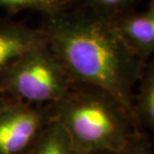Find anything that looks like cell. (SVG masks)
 <instances>
[{
	"mask_svg": "<svg viewBox=\"0 0 154 154\" xmlns=\"http://www.w3.org/2000/svg\"><path fill=\"white\" fill-rule=\"evenodd\" d=\"M75 5L76 0H0V8L11 15L30 10L49 17L70 10Z\"/></svg>",
	"mask_w": 154,
	"mask_h": 154,
	"instance_id": "9",
	"label": "cell"
},
{
	"mask_svg": "<svg viewBox=\"0 0 154 154\" xmlns=\"http://www.w3.org/2000/svg\"><path fill=\"white\" fill-rule=\"evenodd\" d=\"M141 0H76V6L109 20L136 10Z\"/></svg>",
	"mask_w": 154,
	"mask_h": 154,
	"instance_id": "10",
	"label": "cell"
},
{
	"mask_svg": "<svg viewBox=\"0 0 154 154\" xmlns=\"http://www.w3.org/2000/svg\"><path fill=\"white\" fill-rule=\"evenodd\" d=\"M134 93L133 109L139 125L154 136V56L142 64Z\"/></svg>",
	"mask_w": 154,
	"mask_h": 154,
	"instance_id": "7",
	"label": "cell"
},
{
	"mask_svg": "<svg viewBox=\"0 0 154 154\" xmlns=\"http://www.w3.org/2000/svg\"><path fill=\"white\" fill-rule=\"evenodd\" d=\"M73 86L64 65L47 43L28 51L0 71V93L32 104L56 103Z\"/></svg>",
	"mask_w": 154,
	"mask_h": 154,
	"instance_id": "3",
	"label": "cell"
},
{
	"mask_svg": "<svg viewBox=\"0 0 154 154\" xmlns=\"http://www.w3.org/2000/svg\"><path fill=\"white\" fill-rule=\"evenodd\" d=\"M124 42L143 63L154 56V0L145 10H133L112 20Z\"/></svg>",
	"mask_w": 154,
	"mask_h": 154,
	"instance_id": "5",
	"label": "cell"
},
{
	"mask_svg": "<svg viewBox=\"0 0 154 154\" xmlns=\"http://www.w3.org/2000/svg\"><path fill=\"white\" fill-rule=\"evenodd\" d=\"M106 154H154V148L147 132L143 131L136 134L122 148Z\"/></svg>",
	"mask_w": 154,
	"mask_h": 154,
	"instance_id": "11",
	"label": "cell"
},
{
	"mask_svg": "<svg viewBox=\"0 0 154 154\" xmlns=\"http://www.w3.org/2000/svg\"><path fill=\"white\" fill-rule=\"evenodd\" d=\"M7 100H8V97H5L4 94H2L1 93H0V109H1L6 103H7Z\"/></svg>",
	"mask_w": 154,
	"mask_h": 154,
	"instance_id": "12",
	"label": "cell"
},
{
	"mask_svg": "<svg viewBox=\"0 0 154 154\" xmlns=\"http://www.w3.org/2000/svg\"><path fill=\"white\" fill-rule=\"evenodd\" d=\"M48 106L52 120L63 126L85 154L116 151L144 131L119 100L96 87L74 85L63 99Z\"/></svg>",
	"mask_w": 154,
	"mask_h": 154,
	"instance_id": "2",
	"label": "cell"
},
{
	"mask_svg": "<svg viewBox=\"0 0 154 154\" xmlns=\"http://www.w3.org/2000/svg\"><path fill=\"white\" fill-rule=\"evenodd\" d=\"M40 27L74 85L107 91L136 119L134 88L143 62L124 42L112 20L75 5L44 17Z\"/></svg>",
	"mask_w": 154,
	"mask_h": 154,
	"instance_id": "1",
	"label": "cell"
},
{
	"mask_svg": "<svg viewBox=\"0 0 154 154\" xmlns=\"http://www.w3.org/2000/svg\"><path fill=\"white\" fill-rule=\"evenodd\" d=\"M48 104L10 99L0 109V154H24L52 122Z\"/></svg>",
	"mask_w": 154,
	"mask_h": 154,
	"instance_id": "4",
	"label": "cell"
},
{
	"mask_svg": "<svg viewBox=\"0 0 154 154\" xmlns=\"http://www.w3.org/2000/svg\"><path fill=\"white\" fill-rule=\"evenodd\" d=\"M24 154H85L81 152L61 124L52 121L33 146Z\"/></svg>",
	"mask_w": 154,
	"mask_h": 154,
	"instance_id": "8",
	"label": "cell"
},
{
	"mask_svg": "<svg viewBox=\"0 0 154 154\" xmlns=\"http://www.w3.org/2000/svg\"><path fill=\"white\" fill-rule=\"evenodd\" d=\"M47 43L41 27L0 17V71L33 48Z\"/></svg>",
	"mask_w": 154,
	"mask_h": 154,
	"instance_id": "6",
	"label": "cell"
}]
</instances>
